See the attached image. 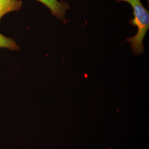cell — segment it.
I'll return each instance as SVG.
<instances>
[{"label":"cell","mask_w":149,"mask_h":149,"mask_svg":"<svg viewBox=\"0 0 149 149\" xmlns=\"http://www.w3.org/2000/svg\"><path fill=\"white\" fill-rule=\"evenodd\" d=\"M120 1L129 3L133 8L134 18L130 20V23L138 28L136 35L128 37L125 41L130 43L134 54H142L145 51L143 40L149 28V11L144 7L141 0H116V3Z\"/></svg>","instance_id":"1"},{"label":"cell","mask_w":149,"mask_h":149,"mask_svg":"<svg viewBox=\"0 0 149 149\" xmlns=\"http://www.w3.org/2000/svg\"><path fill=\"white\" fill-rule=\"evenodd\" d=\"M48 8L51 13L57 18L64 19L66 11L69 8V5L66 2L57 0H37Z\"/></svg>","instance_id":"2"},{"label":"cell","mask_w":149,"mask_h":149,"mask_svg":"<svg viewBox=\"0 0 149 149\" xmlns=\"http://www.w3.org/2000/svg\"><path fill=\"white\" fill-rule=\"evenodd\" d=\"M22 5L21 0H0V21L6 14L19 10Z\"/></svg>","instance_id":"3"},{"label":"cell","mask_w":149,"mask_h":149,"mask_svg":"<svg viewBox=\"0 0 149 149\" xmlns=\"http://www.w3.org/2000/svg\"><path fill=\"white\" fill-rule=\"evenodd\" d=\"M0 48H6L9 49L18 50L19 47L13 39L3 36L0 33Z\"/></svg>","instance_id":"4"},{"label":"cell","mask_w":149,"mask_h":149,"mask_svg":"<svg viewBox=\"0 0 149 149\" xmlns=\"http://www.w3.org/2000/svg\"><path fill=\"white\" fill-rule=\"evenodd\" d=\"M147 1H148V2H149V0H147Z\"/></svg>","instance_id":"5"}]
</instances>
